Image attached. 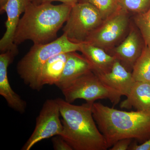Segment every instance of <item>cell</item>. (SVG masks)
<instances>
[{
  "label": "cell",
  "instance_id": "5b68a950",
  "mask_svg": "<svg viewBox=\"0 0 150 150\" xmlns=\"http://www.w3.org/2000/svg\"><path fill=\"white\" fill-rule=\"evenodd\" d=\"M62 91L65 100L71 103L79 99L93 103L97 100L107 99L115 105L123 96L119 92L105 85L92 71L78 78Z\"/></svg>",
  "mask_w": 150,
  "mask_h": 150
},
{
  "label": "cell",
  "instance_id": "8fae6325",
  "mask_svg": "<svg viewBox=\"0 0 150 150\" xmlns=\"http://www.w3.org/2000/svg\"><path fill=\"white\" fill-rule=\"evenodd\" d=\"M32 2V0H8L4 7L0 8L1 13L5 12L7 16L5 23L6 29L0 40V51L2 53L11 49L14 45V37L20 17Z\"/></svg>",
  "mask_w": 150,
  "mask_h": 150
},
{
  "label": "cell",
  "instance_id": "ffe728a7",
  "mask_svg": "<svg viewBox=\"0 0 150 150\" xmlns=\"http://www.w3.org/2000/svg\"><path fill=\"white\" fill-rule=\"evenodd\" d=\"M96 7L105 20L121 8L118 0H88Z\"/></svg>",
  "mask_w": 150,
  "mask_h": 150
},
{
  "label": "cell",
  "instance_id": "7402d4cb",
  "mask_svg": "<svg viewBox=\"0 0 150 150\" xmlns=\"http://www.w3.org/2000/svg\"><path fill=\"white\" fill-rule=\"evenodd\" d=\"M132 139H125L119 140L112 146L110 150H129L131 145Z\"/></svg>",
  "mask_w": 150,
  "mask_h": 150
},
{
  "label": "cell",
  "instance_id": "2e32d148",
  "mask_svg": "<svg viewBox=\"0 0 150 150\" xmlns=\"http://www.w3.org/2000/svg\"><path fill=\"white\" fill-rule=\"evenodd\" d=\"M68 53H63L52 56L44 65L39 78L40 90L46 85H56L59 81L64 68Z\"/></svg>",
  "mask_w": 150,
  "mask_h": 150
},
{
  "label": "cell",
  "instance_id": "603a6c76",
  "mask_svg": "<svg viewBox=\"0 0 150 150\" xmlns=\"http://www.w3.org/2000/svg\"><path fill=\"white\" fill-rule=\"evenodd\" d=\"M129 150H150V138L145 142L142 143V144L138 145L134 143L130 145Z\"/></svg>",
  "mask_w": 150,
  "mask_h": 150
},
{
  "label": "cell",
  "instance_id": "cb8c5ba5",
  "mask_svg": "<svg viewBox=\"0 0 150 150\" xmlns=\"http://www.w3.org/2000/svg\"><path fill=\"white\" fill-rule=\"evenodd\" d=\"M54 1H59L62 4L69 5L71 6L75 5L76 4L80 2L81 0H39L36 4H43V3H51Z\"/></svg>",
  "mask_w": 150,
  "mask_h": 150
},
{
  "label": "cell",
  "instance_id": "ac0fdd59",
  "mask_svg": "<svg viewBox=\"0 0 150 150\" xmlns=\"http://www.w3.org/2000/svg\"><path fill=\"white\" fill-rule=\"evenodd\" d=\"M134 20L145 45L150 48V8L144 13L135 15Z\"/></svg>",
  "mask_w": 150,
  "mask_h": 150
},
{
  "label": "cell",
  "instance_id": "9a60e30c",
  "mask_svg": "<svg viewBox=\"0 0 150 150\" xmlns=\"http://www.w3.org/2000/svg\"><path fill=\"white\" fill-rule=\"evenodd\" d=\"M126 97L120 104L121 108L150 111V82H135Z\"/></svg>",
  "mask_w": 150,
  "mask_h": 150
},
{
  "label": "cell",
  "instance_id": "30bf717a",
  "mask_svg": "<svg viewBox=\"0 0 150 150\" xmlns=\"http://www.w3.org/2000/svg\"><path fill=\"white\" fill-rule=\"evenodd\" d=\"M145 46L144 41L136 28L131 27L129 34L123 42L112 48L111 55L115 56L128 71L132 72L134 64Z\"/></svg>",
  "mask_w": 150,
  "mask_h": 150
},
{
  "label": "cell",
  "instance_id": "e0dca14e",
  "mask_svg": "<svg viewBox=\"0 0 150 150\" xmlns=\"http://www.w3.org/2000/svg\"><path fill=\"white\" fill-rule=\"evenodd\" d=\"M132 74L135 81L150 82V48L144 47L139 57L134 64Z\"/></svg>",
  "mask_w": 150,
  "mask_h": 150
},
{
  "label": "cell",
  "instance_id": "44dd1931",
  "mask_svg": "<svg viewBox=\"0 0 150 150\" xmlns=\"http://www.w3.org/2000/svg\"><path fill=\"white\" fill-rule=\"evenodd\" d=\"M51 141L55 150H73L71 146L59 135L53 137Z\"/></svg>",
  "mask_w": 150,
  "mask_h": 150
},
{
  "label": "cell",
  "instance_id": "ba28073f",
  "mask_svg": "<svg viewBox=\"0 0 150 150\" xmlns=\"http://www.w3.org/2000/svg\"><path fill=\"white\" fill-rule=\"evenodd\" d=\"M129 13L122 8L103 21L87 38V43L110 50L125 34L129 27Z\"/></svg>",
  "mask_w": 150,
  "mask_h": 150
},
{
  "label": "cell",
  "instance_id": "5bb4252c",
  "mask_svg": "<svg viewBox=\"0 0 150 150\" xmlns=\"http://www.w3.org/2000/svg\"><path fill=\"white\" fill-rule=\"evenodd\" d=\"M79 51L90 63L96 75L109 72L116 59L104 49L87 43H80Z\"/></svg>",
  "mask_w": 150,
  "mask_h": 150
},
{
  "label": "cell",
  "instance_id": "484cf974",
  "mask_svg": "<svg viewBox=\"0 0 150 150\" xmlns=\"http://www.w3.org/2000/svg\"><path fill=\"white\" fill-rule=\"evenodd\" d=\"M38 1H39V0H32V1L33 3L36 4L38 2Z\"/></svg>",
  "mask_w": 150,
  "mask_h": 150
},
{
  "label": "cell",
  "instance_id": "7c38bea8",
  "mask_svg": "<svg viewBox=\"0 0 150 150\" xmlns=\"http://www.w3.org/2000/svg\"><path fill=\"white\" fill-rule=\"evenodd\" d=\"M96 75L105 85L126 96L129 95L136 82L132 73L117 59L109 72Z\"/></svg>",
  "mask_w": 150,
  "mask_h": 150
},
{
  "label": "cell",
  "instance_id": "6da1fadb",
  "mask_svg": "<svg viewBox=\"0 0 150 150\" xmlns=\"http://www.w3.org/2000/svg\"><path fill=\"white\" fill-rule=\"evenodd\" d=\"M72 7L64 4L30 3L20 19L14 43L18 46L30 40L34 44H43L53 41L67 21Z\"/></svg>",
  "mask_w": 150,
  "mask_h": 150
},
{
  "label": "cell",
  "instance_id": "7a4b0ae2",
  "mask_svg": "<svg viewBox=\"0 0 150 150\" xmlns=\"http://www.w3.org/2000/svg\"><path fill=\"white\" fill-rule=\"evenodd\" d=\"M92 111L108 149L122 139L143 143L150 138V111H123L95 102Z\"/></svg>",
  "mask_w": 150,
  "mask_h": 150
},
{
  "label": "cell",
  "instance_id": "8992f818",
  "mask_svg": "<svg viewBox=\"0 0 150 150\" xmlns=\"http://www.w3.org/2000/svg\"><path fill=\"white\" fill-rule=\"evenodd\" d=\"M103 21L100 13L93 5L88 2H79L72 7L63 32L71 42L84 43Z\"/></svg>",
  "mask_w": 150,
  "mask_h": 150
},
{
  "label": "cell",
  "instance_id": "4316f807",
  "mask_svg": "<svg viewBox=\"0 0 150 150\" xmlns=\"http://www.w3.org/2000/svg\"><path fill=\"white\" fill-rule=\"evenodd\" d=\"M88 2V0H81L80 2Z\"/></svg>",
  "mask_w": 150,
  "mask_h": 150
},
{
  "label": "cell",
  "instance_id": "9c48e42d",
  "mask_svg": "<svg viewBox=\"0 0 150 150\" xmlns=\"http://www.w3.org/2000/svg\"><path fill=\"white\" fill-rule=\"evenodd\" d=\"M18 53L17 46L15 44L11 49L0 55V95L10 107L22 114L25 112L27 104L11 87L7 75L8 66Z\"/></svg>",
  "mask_w": 150,
  "mask_h": 150
},
{
  "label": "cell",
  "instance_id": "d4e9b609",
  "mask_svg": "<svg viewBox=\"0 0 150 150\" xmlns=\"http://www.w3.org/2000/svg\"><path fill=\"white\" fill-rule=\"evenodd\" d=\"M8 0H0V8H1L5 5Z\"/></svg>",
  "mask_w": 150,
  "mask_h": 150
},
{
  "label": "cell",
  "instance_id": "277c9868",
  "mask_svg": "<svg viewBox=\"0 0 150 150\" xmlns=\"http://www.w3.org/2000/svg\"><path fill=\"white\" fill-rule=\"evenodd\" d=\"M77 51H80V43L71 42L64 34L49 43L33 44L18 63L17 72L25 84L38 91L41 70L48 59L61 53Z\"/></svg>",
  "mask_w": 150,
  "mask_h": 150
},
{
  "label": "cell",
  "instance_id": "4fadbf2b",
  "mask_svg": "<svg viewBox=\"0 0 150 150\" xmlns=\"http://www.w3.org/2000/svg\"><path fill=\"white\" fill-rule=\"evenodd\" d=\"M91 71V65L83 55H79L76 51L69 52L61 77L55 86L62 91L78 78Z\"/></svg>",
  "mask_w": 150,
  "mask_h": 150
},
{
  "label": "cell",
  "instance_id": "3957f363",
  "mask_svg": "<svg viewBox=\"0 0 150 150\" xmlns=\"http://www.w3.org/2000/svg\"><path fill=\"white\" fill-rule=\"evenodd\" d=\"M60 108L63 129L60 135L74 150H106L102 133L93 115V103L75 105L56 98Z\"/></svg>",
  "mask_w": 150,
  "mask_h": 150
},
{
  "label": "cell",
  "instance_id": "52a82bcc",
  "mask_svg": "<svg viewBox=\"0 0 150 150\" xmlns=\"http://www.w3.org/2000/svg\"><path fill=\"white\" fill-rule=\"evenodd\" d=\"M60 115V108L57 99L47 100L36 118L34 131L21 150H30L42 140L60 136L63 129Z\"/></svg>",
  "mask_w": 150,
  "mask_h": 150
},
{
  "label": "cell",
  "instance_id": "d6986e66",
  "mask_svg": "<svg viewBox=\"0 0 150 150\" xmlns=\"http://www.w3.org/2000/svg\"><path fill=\"white\" fill-rule=\"evenodd\" d=\"M120 8L130 13H144L150 8V0H118Z\"/></svg>",
  "mask_w": 150,
  "mask_h": 150
}]
</instances>
